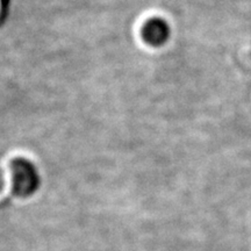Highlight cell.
<instances>
[{
  "instance_id": "cell-1",
  "label": "cell",
  "mask_w": 251,
  "mask_h": 251,
  "mask_svg": "<svg viewBox=\"0 0 251 251\" xmlns=\"http://www.w3.org/2000/svg\"><path fill=\"white\" fill-rule=\"evenodd\" d=\"M13 172V192L21 198L30 197L39 190L41 184L37 168L30 161L20 157L12 162Z\"/></svg>"
},
{
  "instance_id": "cell-2",
  "label": "cell",
  "mask_w": 251,
  "mask_h": 251,
  "mask_svg": "<svg viewBox=\"0 0 251 251\" xmlns=\"http://www.w3.org/2000/svg\"><path fill=\"white\" fill-rule=\"evenodd\" d=\"M142 36L143 40L150 46H164L171 36L170 25L162 18H152L144 25Z\"/></svg>"
}]
</instances>
